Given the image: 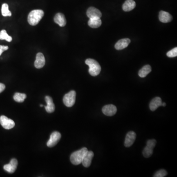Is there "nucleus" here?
<instances>
[{"instance_id": "2eb2a0df", "label": "nucleus", "mask_w": 177, "mask_h": 177, "mask_svg": "<svg viewBox=\"0 0 177 177\" xmlns=\"http://www.w3.org/2000/svg\"><path fill=\"white\" fill-rule=\"evenodd\" d=\"M54 22L58 24L60 27H64L66 23V19L64 14L62 13H58L55 15L54 18Z\"/></svg>"}, {"instance_id": "4be33fe9", "label": "nucleus", "mask_w": 177, "mask_h": 177, "mask_svg": "<svg viewBox=\"0 0 177 177\" xmlns=\"http://www.w3.org/2000/svg\"><path fill=\"white\" fill-rule=\"evenodd\" d=\"M2 14L4 17H11L12 12L9 11L8 6L7 4H2Z\"/></svg>"}, {"instance_id": "a211bd4d", "label": "nucleus", "mask_w": 177, "mask_h": 177, "mask_svg": "<svg viewBox=\"0 0 177 177\" xmlns=\"http://www.w3.org/2000/svg\"><path fill=\"white\" fill-rule=\"evenodd\" d=\"M136 7V3L133 0H127L122 5V9L125 12L132 11Z\"/></svg>"}, {"instance_id": "1a4fd4ad", "label": "nucleus", "mask_w": 177, "mask_h": 177, "mask_svg": "<svg viewBox=\"0 0 177 177\" xmlns=\"http://www.w3.org/2000/svg\"><path fill=\"white\" fill-rule=\"evenodd\" d=\"M87 15L90 19L100 18L102 14L101 12L94 7H90L87 11Z\"/></svg>"}, {"instance_id": "39448f33", "label": "nucleus", "mask_w": 177, "mask_h": 177, "mask_svg": "<svg viewBox=\"0 0 177 177\" xmlns=\"http://www.w3.org/2000/svg\"><path fill=\"white\" fill-rule=\"evenodd\" d=\"M0 124L6 129H12L15 126V122L13 120L9 119L5 116L0 117Z\"/></svg>"}, {"instance_id": "c85d7f7f", "label": "nucleus", "mask_w": 177, "mask_h": 177, "mask_svg": "<svg viewBox=\"0 0 177 177\" xmlns=\"http://www.w3.org/2000/svg\"><path fill=\"white\" fill-rule=\"evenodd\" d=\"M5 88H6L5 85L2 83H0V93L2 92L5 90Z\"/></svg>"}, {"instance_id": "a878e982", "label": "nucleus", "mask_w": 177, "mask_h": 177, "mask_svg": "<svg viewBox=\"0 0 177 177\" xmlns=\"http://www.w3.org/2000/svg\"><path fill=\"white\" fill-rule=\"evenodd\" d=\"M167 56H168L169 58H173L177 57V48H173L171 50H170L167 53Z\"/></svg>"}, {"instance_id": "393cba45", "label": "nucleus", "mask_w": 177, "mask_h": 177, "mask_svg": "<svg viewBox=\"0 0 177 177\" xmlns=\"http://www.w3.org/2000/svg\"><path fill=\"white\" fill-rule=\"evenodd\" d=\"M167 175V172L164 169H161L156 172L154 175V177H164Z\"/></svg>"}, {"instance_id": "aec40b11", "label": "nucleus", "mask_w": 177, "mask_h": 177, "mask_svg": "<svg viewBox=\"0 0 177 177\" xmlns=\"http://www.w3.org/2000/svg\"><path fill=\"white\" fill-rule=\"evenodd\" d=\"M151 71V66L150 65H146L144 66L142 69L139 71V76L140 77L144 78L150 74Z\"/></svg>"}, {"instance_id": "423d86ee", "label": "nucleus", "mask_w": 177, "mask_h": 177, "mask_svg": "<svg viewBox=\"0 0 177 177\" xmlns=\"http://www.w3.org/2000/svg\"><path fill=\"white\" fill-rule=\"evenodd\" d=\"M61 138V134L58 132H54L50 135V139L47 143V146L51 148L58 143Z\"/></svg>"}, {"instance_id": "412c9836", "label": "nucleus", "mask_w": 177, "mask_h": 177, "mask_svg": "<svg viewBox=\"0 0 177 177\" xmlns=\"http://www.w3.org/2000/svg\"><path fill=\"white\" fill-rule=\"evenodd\" d=\"M27 98V96L25 93H16L13 96V99L17 103H23Z\"/></svg>"}, {"instance_id": "f8f14e48", "label": "nucleus", "mask_w": 177, "mask_h": 177, "mask_svg": "<svg viewBox=\"0 0 177 177\" xmlns=\"http://www.w3.org/2000/svg\"><path fill=\"white\" fill-rule=\"evenodd\" d=\"M94 156V154L92 151H88L86 154H85V156L82 161V163L85 167H88L91 165L93 158Z\"/></svg>"}, {"instance_id": "4468645a", "label": "nucleus", "mask_w": 177, "mask_h": 177, "mask_svg": "<svg viewBox=\"0 0 177 177\" xmlns=\"http://www.w3.org/2000/svg\"><path fill=\"white\" fill-rule=\"evenodd\" d=\"M131 42V40L129 39H124L119 40L116 43L115 48L118 50H122L127 47Z\"/></svg>"}, {"instance_id": "cd10ccee", "label": "nucleus", "mask_w": 177, "mask_h": 177, "mask_svg": "<svg viewBox=\"0 0 177 177\" xmlns=\"http://www.w3.org/2000/svg\"><path fill=\"white\" fill-rule=\"evenodd\" d=\"M8 47L7 46L0 45V56L2 55L3 52L8 50Z\"/></svg>"}, {"instance_id": "ddd939ff", "label": "nucleus", "mask_w": 177, "mask_h": 177, "mask_svg": "<svg viewBox=\"0 0 177 177\" xmlns=\"http://www.w3.org/2000/svg\"><path fill=\"white\" fill-rule=\"evenodd\" d=\"M46 103H47L46 106H44L46 111L48 113H51L54 112L55 109V106L53 103V99L49 96H46L45 98Z\"/></svg>"}, {"instance_id": "6e6552de", "label": "nucleus", "mask_w": 177, "mask_h": 177, "mask_svg": "<svg viewBox=\"0 0 177 177\" xmlns=\"http://www.w3.org/2000/svg\"><path fill=\"white\" fill-rule=\"evenodd\" d=\"M102 111L105 115L112 116L114 115L117 111V107L113 104H108L103 107Z\"/></svg>"}, {"instance_id": "c756f323", "label": "nucleus", "mask_w": 177, "mask_h": 177, "mask_svg": "<svg viewBox=\"0 0 177 177\" xmlns=\"http://www.w3.org/2000/svg\"><path fill=\"white\" fill-rule=\"evenodd\" d=\"M161 106H163V107H165V106H166V103H162V104H161Z\"/></svg>"}, {"instance_id": "9d476101", "label": "nucleus", "mask_w": 177, "mask_h": 177, "mask_svg": "<svg viewBox=\"0 0 177 177\" xmlns=\"http://www.w3.org/2000/svg\"><path fill=\"white\" fill-rule=\"evenodd\" d=\"M136 137V135L134 132H128L126 135L125 138V143H124L125 147H129L132 146L133 144L134 143Z\"/></svg>"}, {"instance_id": "bb28decb", "label": "nucleus", "mask_w": 177, "mask_h": 177, "mask_svg": "<svg viewBox=\"0 0 177 177\" xmlns=\"http://www.w3.org/2000/svg\"><path fill=\"white\" fill-rule=\"evenodd\" d=\"M156 140H155V139H151V140H148L147 141V146L154 149L155 146L156 145Z\"/></svg>"}, {"instance_id": "b1692460", "label": "nucleus", "mask_w": 177, "mask_h": 177, "mask_svg": "<svg viewBox=\"0 0 177 177\" xmlns=\"http://www.w3.org/2000/svg\"><path fill=\"white\" fill-rule=\"evenodd\" d=\"M153 150L154 149L146 146L145 147L143 151V155L146 158H149L151 156L153 153Z\"/></svg>"}, {"instance_id": "9b49d317", "label": "nucleus", "mask_w": 177, "mask_h": 177, "mask_svg": "<svg viewBox=\"0 0 177 177\" xmlns=\"http://www.w3.org/2000/svg\"><path fill=\"white\" fill-rule=\"evenodd\" d=\"M45 64V59L43 54L38 53L36 56V60L35 62V66L36 69H40L43 68Z\"/></svg>"}, {"instance_id": "dca6fc26", "label": "nucleus", "mask_w": 177, "mask_h": 177, "mask_svg": "<svg viewBox=\"0 0 177 177\" xmlns=\"http://www.w3.org/2000/svg\"><path fill=\"white\" fill-rule=\"evenodd\" d=\"M162 100L160 97H155L151 100L150 103V109L152 111L157 109L159 107L161 106Z\"/></svg>"}, {"instance_id": "20e7f679", "label": "nucleus", "mask_w": 177, "mask_h": 177, "mask_svg": "<svg viewBox=\"0 0 177 177\" xmlns=\"http://www.w3.org/2000/svg\"><path fill=\"white\" fill-rule=\"evenodd\" d=\"M75 91H71L65 95L63 98V102L65 106L68 107H71L74 106L75 103Z\"/></svg>"}, {"instance_id": "5701e85b", "label": "nucleus", "mask_w": 177, "mask_h": 177, "mask_svg": "<svg viewBox=\"0 0 177 177\" xmlns=\"http://www.w3.org/2000/svg\"><path fill=\"white\" fill-rule=\"evenodd\" d=\"M0 40H6L8 42H11L12 41V37L8 35L5 30H2L0 31Z\"/></svg>"}, {"instance_id": "7c9ffc66", "label": "nucleus", "mask_w": 177, "mask_h": 177, "mask_svg": "<svg viewBox=\"0 0 177 177\" xmlns=\"http://www.w3.org/2000/svg\"><path fill=\"white\" fill-rule=\"evenodd\" d=\"M40 106H41V107H43V105H42V104H41V105H40Z\"/></svg>"}, {"instance_id": "f03ea898", "label": "nucleus", "mask_w": 177, "mask_h": 177, "mask_svg": "<svg viewBox=\"0 0 177 177\" xmlns=\"http://www.w3.org/2000/svg\"><path fill=\"white\" fill-rule=\"evenodd\" d=\"M87 151V149L84 147L79 150L74 152L70 155V160L71 163L75 165L81 163Z\"/></svg>"}, {"instance_id": "0eeeda50", "label": "nucleus", "mask_w": 177, "mask_h": 177, "mask_svg": "<svg viewBox=\"0 0 177 177\" xmlns=\"http://www.w3.org/2000/svg\"><path fill=\"white\" fill-rule=\"evenodd\" d=\"M18 165V161L17 159H12L9 163L6 164L4 166V169L9 173H13L17 170Z\"/></svg>"}, {"instance_id": "f257e3e1", "label": "nucleus", "mask_w": 177, "mask_h": 177, "mask_svg": "<svg viewBox=\"0 0 177 177\" xmlns=\"http://www.w3.org/2000/svg\"><path fill=\"white\" fill-rule=\"evenodd\" d=\"M44 12L41 9L33 10L28 15V22L31 26H36L39 23L44 16Z\"/></svg>"}, {"instance_id": "6ab92c4d", "label": "nucleus", "mask_w": 177, "mask_h": 177, "mask_svg": "<svg viewBox=\"0 0 177 177\" xmlns=\"http://www.w3.org/2000/svg\"><path fill=\"white\" fill-rule=\"evenodd\" d=\"M88 23L91 28H98L101 26L102 22L100 18H93L90 19Z\"/></svg>"}, {"instance_id": "f3484780", "label": "nucleus", "mask_w": 177, "mask_h": 177, "mask_svg": "<svg viewBox=\"0 0 177 177\" xmlns=\"http://www.w3.org/2000/svg\"><path fill=\"white\" fill-rule=\"evenodd\" d=\"M159 19L162 23H168L172 20V17L167 12L160 11L159 13Z\"/></svg>"}, {"instance_id": "7ed1b4c3", "label": "nucleus", "mask_w": 177, "mask_h": 177, "mask_svg": "<svg viewBox=\"0 0 177 177\" xmlns=\"http://www.w3.org/2000/svg\"><path fill=\"white\" fill-rule=\"evenodd\" d=\"M86 64L89 66L88 72L93 76H96L100 74L101 66L99 63L92 59H88L85 61Z\"/></svg>"}]
</instances>
